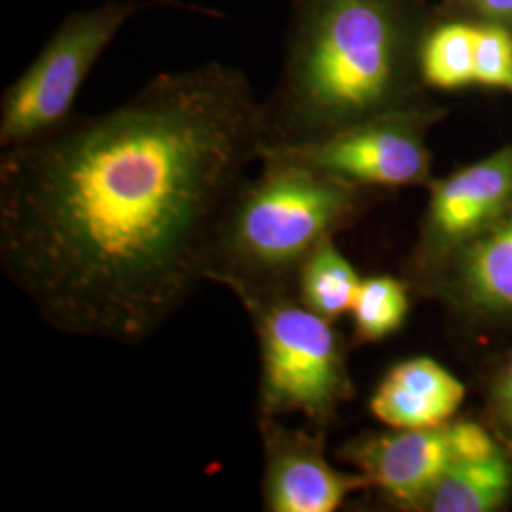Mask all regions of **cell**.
<instances>
[{"label": "cell", "mask_w": 512, "mask_h": 512, "mask_svg": "<svg viewBox=\"0 0 512 512\" xmlns=\"http://www.w3.org/2000/svg\"><path fill=\"white\" fill-rule=\"evenodd\" d=\"M399 54L401 29L385 0H298L279 88L262 105L264 148L382 114L397 86Z\"/></svg>", "instance_id": "obj_2"}, {"label": "cell", "mask_w": 512, "mask_h": 512, "mask_svg": "<svg viewBox=\"0 0 512 512\" xmlns=\"http://www.w3.org/2000/svg\"><path fill=\"white\" fill-rule=\"evenodd\" d=\"M476 8L495 19H512V0H473Z\"/></svg>", "instance_id": "obj_18"}, {"label": "cell", "mask_w": 512, "mask_h": 512, "mask_svg": "<svg viewBox=\"0 0 512 512\" xmlns=\"http://www.w3.org/2000/svg\"><path fill=\"white\" fill-rule=\"evenodd\" d=\"M476 84L512 92V35L501 27H476Z\"/></svg>", "instance_id": "obj_16"}, {"label": "cell", "mask_w": 512, "mask_h": 512, "mask_svg": "<svg viewBox=\"0 0 512 512\" xmlns=\"http://www.w3.org/2000/svg\"><path fill=\"white\" fill-rule=\"evenodd\" d=\"M256 423L264 450L266 511L332 512L353 492L370 486L365 475H348L330 465L323 429H293L268 416H258Z\"/></svg>", "instance_id": "obj_8"}, {"label": "cell", "mask_w": 512, "mask_h": 512, "mask_svg": "<svg viewBox=\"0 0 512 512\" xmlns=\"http://www.w3.org/2000/svg\"><path fill=\"white\" fill-rule=\"evenodd\" d=\"M476 27L465 23L442 25L425 40L421 73L440 90H458L476 84Z\"/></svg>", "instance_id": "obj_14"}, {"label": "cell", "mask_w": 512, "mask_h": 512, "mask_svg": "<svg viewBox=\"0 0 512 512\" xmlns=\"http://www.w3.org/2000/svg\"><path fill=\"white\" fill-rule=\"evenodd\" d=\"M264 148V112L220 65L158 74L124 105L0 158V266L52 329L141 344L209 281Z\"/></svg>", "instance_id": "obj_1"}, {"label": "cell", "mask_w": 512, "mask_h": 512, "mask_svg": "<svg viewBox=\"0 0 512 512\" xmlns=\"http://www.w3.org/2000/svg\"><path fill=\"white\" fill-rule=\"evenodd\" d=\"M264 150L311 165L353 186L401 188L423 183L429 173V152L416 120L391 112L311 141Z\"/></svg>", "instance_id": "obj_6"}, {"label": "cell", "mask_w": 512, "mask_h": 512, "mask_svg": "<svg viewBox=\"0 0 512 512\" xmlns=\"http://www.w3.org/2000/svg\"><path fill=\"white\" fill-rule=\"evenodd\" d=\"M465 387L433 359L416 357L393 366L370 399V412L391 429H427L452 420Z\"/></svg>", "instance_id": "obj_10"}, {"label": "cell", "mask_w": 512, "mask_h": 512, "mask_svg": "<svg viewBox=\"0 0 512 512\" xmlns=\"http://www.w3.org/2000/svg\"><path fill=\"white\" fill-rule=\"evenodd\" d=\"M220 226L209 281L241 291L296 289L308 256L357 211V186L264 150Z\"/></svg>", "instance_id": "obj_3"}, {"label": "cell", "mask_w": 512, "mask_h": 512, "mask_svg": "<svg viewBox=\"0 0 512 512\" xmlns=\"http://www.w3.org/2000/svg\"><path fill=\"white\" fill-rule=\"evenodd\" d=\"M512 200V148L469 165L433 186L427 239L433 249L476 238Z\"/></svg>", "instance_id": "obj_9"}, {"label": "cell", "mask_w": 512, "mask_h": 512, "mask_svg": "<svg viewBox=\"0 0 512 512\" xmlns=\"http://www.w3.org/2000/svg\"><path fill=\"white\" fill-rule=\"evenodd\" d=\"M260 349L256 418L300 414L315 429L351 397L346 351L332 321L310 310L296 289L234 294Z\"/></svg>", "instance_id": "obj_4"}, {"label": "cell", "mask_w": 512, "mask_h": 512, "mask_svg": "<svg viewBox=\"0 0 512 512\" xmlns=\"http://www.w3.org/2000/svg\"><path fill=\"white\" fill-rule=\"evenodd\" d=\"M490 435L473 421L444 423L427 429H395L353 442L346 458L370 486L406 507H421L425 497L459 461L497 454Z\"/></svg>", "instance_id": "obj_7"}, {"label": "cell", "mask_w": 512, "mask_h": 512, "mask_svg": "<svg viewBox=\"0 0 512 512\" xmlns=\"http://www.w3.org/2000/svg\"><path fill=\"white\" fill-rule=\"evenodd\" d=\"M459 283L482 310H512V219L480 232L461 256Z\"/></svg>", "instance_id": "obj_11"}, {"label": "cell", "mask_w": 512, "mask_h": 512, "mask_svg": "<svg viewBox=\"0 0 512 512\" xmlns=\"http://www.w3.org/2000/svg\"><path fill=\"white\" fill-rule=\"evenodd\" d=\"M512 467L499 452L456 463L429 492L421 509L433 512H488L511 492Z\"/></svg>", "instance_id": "obj_12"}, {"label": "cell", "mask_w": 512, "mask_h": 512, "mask_svg": "<svg viewBox=\"0 0 512 512\" xmlns=\"http://www.w3.org/2000/svg\"><path fill=\"white\" fill-rule=\"evenodd\" d=\"M408 289L393 275L361 279L351 317L355 336L361 342H380L403 327L408 315Z\"/></svg>", "instance_id": "obj_15"}, {"label": "cell", "mask_w": 512, "mask_h": 512, "mask_svg": "<svg viewBox=\"0 0 512 512\" xmlns=\"http://www.w3.org/2000/svg\"><path fill=\"white\" fill-rule=\"evenodd\" d=\"M361 277L334 241L321 243L302 264L296 277V294L310 310L336 321L351 311Z\"/></svg>", "instance_id": "obj_13"}, {"label": "cell", "mask_w": 512, "mask_h": 512, "mask_svg": "<svg viewBox=\"0 0 512 512\" xmlns=\"http://www.w3.org/2000/svg\"><path fill=\"white\" fill-rule=\"evenodd\" d=\"M495 404L503 421L512 429V357L495 385Z\"/></svg>", "instance_id": "obj_17"}, {"label": "cell", "mask_w": 512, "mask_h": 512, "mask_svg": "<svg viewBox=\"0 0 512 512\" xmlns=\"http://www.w3.org/2000/svg\"><path fill=\"white\" fill-rule=\"evenodd\" d=\"M139 2H105L65 19L31 67L6 90L0 109V147L29 145L73 118L93 65L120 29L141 12Z\"/></svg>", "instance_id": "obj_5"}]
</instances>
